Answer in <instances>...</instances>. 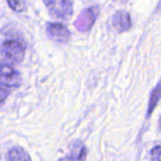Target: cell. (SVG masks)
Masks as SVG:
<instances>
[{"label": "cell", "mask_w": 161, "mask_h": 161, "mask_svg": "<svg viewBox=\"0 0 161 161\" xmlns=\"http://www.w3.org/2000/svg\"><path fill=\"white\" fill-rule=\"evenodd\" d=\"M87 151L84 144L80 142H75L72 146L71 158H67L63 161H83L86 158Z\"/></svg>", "instance_id": "52a82bcc"}, {"label": "cell", "mask_w": 161, "mask_h": 161, "mask_svg": "<svg viewBox=\"0 0 161 161\" xmlns=\"http://www.w3.org/2000/svg\"><path fill=\"white\" fill-rule=\"evenodd\" d=\"M46 33L51 40L58 42H67L71 37L68 28L59 23H48L46 25Z\"/></svg>", "instance_id": "5b68a950"}, {"label": "cell", "mask_w": 161, "mask_h": 161, "mask_svg": "<svg viewBox=\"0 0 161 161\" xmlns=\"http://www.w3.org/2000/svg\"><path fill=\"white\" fill-rule=\"evenodd\" d=\"M8 6L16 12H24L26 10V3L25 0H7Z\"/></svg>", "instance_id": "30bf717a"}, {"label": "cell", "mask_w": 161, "mask_h": 161, "mask_svg": "<svg viewBox=\"0 0 161 161\" xmlns=\"http://www.w3.org/2000/svg\"><path fill=\"white\" fill-rule=\"evenodd\" d=\"M161 98V79L160 81L158 83V85L156 86V88L153 90L151 96H150V100H149V105H148V110H147V118L153 113L158 102L159 101Z\"/></svg>", "instance_id": "9c48e42d"}, {"label": "cell", "mask_w": 161, "mask_h": 161, "mask_svg": "<svg viewBox=\"0 0 161 161\" xmlns=\"http://www.w3.org/2000/svg\"><path fill=\"white\" fill-rule=\"evenodd\" d=\"M152 161H161V146H156L151 151Z\"/></svg>", "instance_id": "8fae6325"}, {"label": "cell", "mask_w": 161, "mask_h": 161, "mask_svg": "<svg viewBox=\"0 0 161 161\" xmlns=\"http://www.w3.org/2000/svg\"><path fill=\"white\" fill-rule=\"evenodd\" d=\"M25 53V44L21 40H7L2 43V64L13 65L20 63Z\"/></svg>", "instance_id": "6da1fadb"}, {"label": "cell", "mask_w": 161, "mask_h": 161, "mask_svg": "<svg viewBox=\"0 0 161 161\" xmlns=\"http://www.w3.org/2000/svg\"><path fill=\"white\" fill-rule=\"evenodd\" d=\"M100 12V8L97 6L90 7L83 11L80 12L77 19L75 22V27L80 32H86L90 30L94 25L98 15Z\"/></svg>", "instance_id": "277c9868"}, {"label": "cell", "mask_w": 161, "mask_h": 161, "mask_svg": "<svg viewBox=\"0 0 161 161\" xmlns=\"http://www.w3.org/2000/svg\"><path fill=\"white\" fill-rule=\"evenodd\" d=\"M6 161H31V158L24 149L14 147L8 152Z\"/></svg>", "instance_id": "ba28073f"}, {"label": "cell", "mask_w": 161, "mask_h": 161, "mask_svg": "<svg viewBox=\"0 0 161 161\" xmlns=\"http://www.w3.org/2000/svg\"><path fill=\"white\" fill-rule=\"evenodd\" d=\"M49 12L56 18L66 20L73 14V2L71 0H43Z\"/></svg>", "instance_id": "3957f363"}, {"label": "cell", "mask_w": 161, "mask_h": 161, "mask_svg": "<svg viewBox=\"0 0 161 161\" xmlns=\"http://www.w3.org/2000/svg\"><path fill=\"white\" fill-rule=\"evenodd\" d=\"M112 25L118 32H124L131 27V19L129 13L124 10L117 11L112 17Z\"/></svg>", "instance_id": "8992f818"}, {"label": "cell", "mask_w": 161, "mask_h": 161, "mask_svg": "<svg viewBox=\"0 0 161 161\" xmlns=\"http://www.w3.org/2000/svg\"><path fill=\"white\" fill-rule=\"evenodd\" d=\"M21 84L20 74L11 65L2 64L1 66V100L2 103L8 94Z\"/></svg>", "instance_id": "7a4b0ae2"}, {"label": "cell", "mask_w": 161, "mask_h": 161, "mask_svg": "<svg viewBox=\"0 0 161 161\" xmlns=\"http://www.w3.org/2000/svg\"><path fill=\"white\" fill-rule=\"evenodd\" d=\"M159 125H160V129H161V118H160V121H159Z\"/></svg>", "instance_id": "7c38bea8"}]
</instances>
